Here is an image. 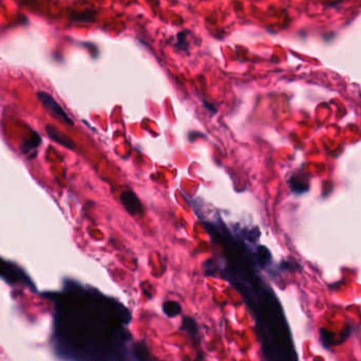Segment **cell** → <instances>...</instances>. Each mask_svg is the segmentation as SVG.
I'll use <instances>...</instances> for the list:
<instances>
[{
    "mask_svg": "<svg viewBox=\"0 0 361 361\" xmlns=\"http://www.w3.org/2000/svg\"><path fill=\"white\" fill-rule=\"evenodd\" d=\"M205 106H206V107H207V108L209 109V111L213 112V114H215V112H216V109L213 107V105H209V104H207V103L205 102Z\"/></svg>",
    "mask_w": 361,
    "mask_h": 361,
    "instance_id": "obj_9",
    "label": "cell"
},
{
    "mask_svg": "<svg viewBox=\"0 0 361 361\" xmlns=\"http://www.w3.org/2000/svg\"><path fill=\"white\" fill-rule=\"evenodd\" d=\"M183 329L188 333L190 334V336H196L197 333H198V327H197V324L195 322V320L193 319H191V318H185L184 319V322H183Z\"/></svg>",
    "mask_w": 361,
    "mask_h": 361,
    "instance_id": "obj_7",
    "label": "cell"
},
{
    "mask_svg": "<svg viewBox=\"0 0 361 361\" xmlns=\"http://www.w3.org/2000/svg\"><path fill=\"white\" fill-rule=\"evenodd\" d=\"M46 131L48 133V136L50 137V139H52L54 142H58L59 144L63 145L64 148L68 149V150H71V151L75 150L76 145L72 141V139H70L69 137H67L63 131H61L60 129H58L55 126L47 125L46 126Z\"/></svg>",
    "mask_w": 361,
    "mask_h": 361,
    "instance_id": "obj_4",
    "label": "cell"
},
{
    "mask_svg": "<svg viewBox=\"0 0 361 361\" xmlns=\"http://www.w3.org/2000/svg\"><path fill=\"white\" fill-rule=\"evenodd\" d=\"M178 48L180 50H188V42L186 39V32H180L177 34Z\"/></svg>",
    "mask_w": 361,
    "mask_h": 361,
    "instance_id": "obj_8",
    "label": "cell"
},
{
    "mask_svg": "<svg viewBox=\"0 0 361 361\" xmlns=\"http://www.w3.org/2000/svg\"><path fill=\"white\" fill-rule=\"evenodd\" d=\"M37 98L39 100L40 104L42 105V107L46 109L48 112H50V115L54 119L61 120L62 122L67 124V125H70V126L74 125V122L68 117V115L66 114L64 108L58 102H56L55 99L50 94H48L46 92H38Z\"/></svg>",
    "mask_w": 361,
    "mask_h": 361,
    "instance_id": "obj_1",
    "label": "cell"
},
{
    "mask_svg": "<svg viewBox=\"0 0 361 361\" xmlns=\"http://www.w3.org/2000/svg\"><path fill=\"white\" fill-rule=\"evenodd\" d=\"M162 308H163V312L170 318H174V317H176V315L180 314V312H182V305H180L178 302H175V301L164 302L162 305Z\"/></svg>",
    "mask_w": 361,
    "mask_h": 361,
    "instance_id": "obj_6",
    "label": "cell"
},
{
    "mask_svg": "<svg viewBox=\"0 0 361 361\" xmlns=\"http://www.w3.org/2000/svg\"><path fill=\"white\" fill-rule=\"evenodd\" d=\"M2 277L10 284L19 283V282H22V283H26L32 287V282L28 279V277L25 275V273L22 272L19 267L11 264V263H6V261H3Z\"/></svg>",
    "mask_w": 361,
    "mask_h": 361,
    "instance_id": "obj_2",
    "label": "cell"
},
{
    "mask_svg": "<svg viewBox=\"0 0 361 361\" xmlns=\"http://www.w3.org/2000/svg\"><path fill=\"white\" fill-rule=\"evenodd\" d=\"M120 200L123 207L131 216L142 215L143 214V206L141 201L132 191H124L120 196Z\"/></svg>",
    "mask_w": 361,
    "mask_h": 361,
    "instance_id": "obj_3",
    "label": "cell"
},
{
    "mask_svg": "<svg viewBox=\"0 0 361 361\" xmlns=\"http://www.w3.org/2000/svg\"><path fill=\"white\" fill-rule=\"evenodd\" d=\"M40 142H41V138L39 134L36 131H32V136H30V138L26 139L24 142H22L20 150L22 154L28 155L31 152H35L39 146Z\"/></svg>",
    "mask_w": 361,
    "mask_h": 361,
    "instance_id": "obj_5",
    "label": "cell"
}]
</instances>
